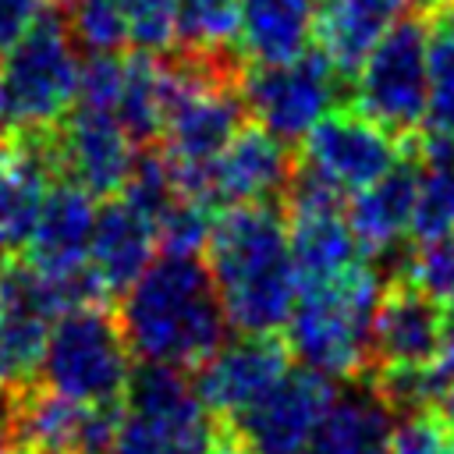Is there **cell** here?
I'll return each mask as SVG.
<instances>
[{
    "label": "cell",
    "instance_id": "1",
    "mask_svg": "<svg viewBox=\"0 0 454 454\" xmlns=\"http://www.w3.org/2000/svg\"><path fill=\"white\" fill-rule=\"evenodd\" d=\"M202 248L227 326L238 333H277L298 298L287 220L277 202L223 206Z\"/></svg>",
    "mask_w": 454,
    "mask_h": 454
},
{
    "label": "cell",
    "instance_id": "2",
    "mask_svg": "<svg viewBox=\"0 0 454 454\" xmlns=\"http://www.w3.org/2000/svg\"><path fill=\"white\" fill-rule=\"evenodd\" d=\"M121 333L142 362H167L192 369L227 337V316L199 252L149 262L124 291Z\"/></svg>",
    "mask_w": 454,
    "mask_h": 454
},
{
    "label": "cell",
    "instance_id": "3",
    "mask_svg": "<svg viewBox=\"0 0 454 454\" xmlns=\"http://www.w3.org/2000/svg\"><path fill=\"white\" fill-rule=\"evenodd\" d=\"M380 291L369 259L340 277L301 284L284 323L287 351L326 380H358L369 369V333Z\"/></svg>",
    "mask_w": 454,
    "mask_h": 454
},
{
    "label": "cell",
    "instance_id": "4",
    "mask_svg": "<svg viewBox=\"0 0 454 454\" xmlns=\"http://www.w3.org/2000/svg\"><path fill=\"white\" fill-rule=\"evenodd\" d=\"M128 408L121 411L110 454H213L220 422L206 411L192 376L181 365L142 362L128 376Z\"/></svg>",
    "mask_w": 454,
    "mask_h": 454
},
{
    "label": "cell",
    "instance_id": "5",
    "mask_svg": "<svg viewBox=\"0 0 454 454\" xmlns=\"http://www.w3.org/2000/svg\"><path fill=\"white\" fill-rule=\"evenodd\" d=\"M43 387L85 401L114 404L131 376V348L110 305H74L50 326L39 362Z\"/></svg>",
    "mask_w": 454,
    "mask_h": 454
},
{
    "label": "cell",
    "instance_id": "6",
    "mask_svg": "<svg viewBox=\"0 0 454 454\" xmlns=\"http://www.w3.org/2000/svg\"><path fill=\"white\" fill-rule=\"evenodd\" d=\"M78 89V53L64 11L43 7L32 28L11 46L4 67V124L53 128L71 106Z\"/></svg>",
    "mask_w": 454,
    "mask_h": 454
},
{
    "label": "cell",
    "instance_id": "7",
    "mask_svg": "<svg viewBox=\"0 0 454 454\" xmlns=\"http://www.w3.org/2000/svg\"><path fill=\"white\" fill-rule=\"evenodd\" d=\"M429 82V28L401 18L351 71V110L394 135L419 131Z\"/></svg>",
    "mask_w": 454,
    "mask_h": 454
},
{
    "label": "cell",
    "instance_id": "8",
    "mask_svg": "<svg viewBox=\"0 0 454 454\" xmlns=\"http://www.w3.org/2000/svg\"><path fill=\"white\" fill-rule=\"evenodd\" d=\"M340 89L344 74L319 50H301L284 64H245L238 78L245 110L287 145L340 106Z\"/></svg>",
    "mask_w": 454,
    "mask_h": 454
},
{
    "label": "cell",
    "instance_id": "9",
    "mask_svg": "<svg viewBox=\"0 0 454 454\" xmlns=\"http://www.w3.org/2000/svg\"><path fill=\"white\" fill-rule=\"evenodd\" d=\"M333 394L326 376L305 365L287 369L252 404L220 419V440L231 454H301Z\"/></svg>",
    "mask_w": 454,
    "mask_h": 454
},
{
    "label": "cell",
    "instance_id": "10",
    "mask_svg": "<svg viewBox=\"0 0 454 454\" xmlns=\"http://www.w3.org/2000/svg\"><path fill=\"white\" fill-rule=\"evenodd\" d=\"M121 408L85 404L43 383L11 387L7 440L14 454H110Z\"/></svg>",
    "mask_w": 454,
    "mask_h": 454
},
{
    "label": "cell",
    "instance_id": "11",
    "mask_svg": "<svg viewBox=\"0 0 454 454\" xmlns=\"http://www.w3.org/2000/svg\"><path fill=\"white\" fill-rule=\"evenodd\" d=\"M401 163V142L358 110H330L301 138V163L340 195H351Z\"/></svg>",
    "mask_w": 454,
    "mask_h": 454
},
{
    "label": "cell",
    "instance_id": "12",
    "mask_svg": "<svg viewBox=\"0 0 454 454\" xmlns=\"http://www.w3.org/2000/svg\"><path fill=\"white\" fill-rule=\"evenodd\" d=\"M50 142H53L57 177L74 181L92 199L117 195L135 160V145L110 110H92V106L67 110L50 128Z\"/></svg>",
    "mask_w": 454,
    "mask_h": 454
},
{
    "label": "cell",
    "instance_id": "13",
    "mask_svg": "<svg viewBox=\"0 0 454 454\" xmlns=\"http://www.w3.org/2000/svg\"><path fill=\"white\" fill-rule=\"evenodd\" d=\"M287 369H291L287 340H280L277 333H238L234 340L223 337V344L213 348L195 365L192 383L206 411L220 422L241 411L245 404H252Z\"/></svg>",
    "mask_w": 454,
    "mask_h": 454
},
{
    "label": "cell",
    "instance_id": "14",
    "mask_svg": "<svg viewBox=\"0 0 454 454\" xmlns=\"http://www.w3.org/2000/svg\"><path fill=\"white\" fill-rule=\"evenodd\" d=\"M291 170L294 160L287 142L245 121L234 131V138L206 163L202 195L216 209L241 202H277L291 181Z\"/></svg>",
    "mask_w": 454,
    "mask_h": 454
},
{
    "label": "cell",
    "instance_id": "15",
    "mask_svg": "<svg viewBox=\"0 0 454 454\" xmlns=\"http://www.w3.org/2000/svg\"><path fill=\"white\" fill-rule=\"evenodd\" d=\"M447 319H450L447 312H440L426 294H419L404 280L380 291L372 312V333H369V369L372 372L422 369L440 348Z\"/></svg>",
    "mask_w": 454,
    "mask_h": 454
},
{
    "label": "cell",
    "instance_id": "16",
    "mask_svg": "<svg viewBox=\"0 0 454 454\" xmlns=\"http://www.w3.org/2000/svg\"><path fill=\"white\" fill-rule=\"evenodd\" d=\"M92 220H96L92 195L67 177H53L39 202L32 234L25 241L28 262L46 277L78 270L82 262H89Z\"/></svg>",
    "mask_w": 454,
    "mask_h": 454
},
{
    "label": "cell",
    "instance_id": "17",
    "mask_svg": "<svg viewBox=\"0 0 454 454\" xmlns=\"http://www.w3.org/2000/svg\"><path fill=\"white\" fill-rule=\"evenodd\" d=\"M156 252V227L153 220L135 209L128 199L106 195L103 209H96L92 238H89V266L103 280L106 294H124L142 270L153 262Z\"/></svg>",
    "mask_w": 454,
    "mask_h": 454
},
{
    "label": "cell",
    "instance_id": "18",
    "mask_svg": "<svg viewBox=\"0 0 454 454\" xmlns=\"http://www.w3.org/2000/svg\"><path fill=\"white\" fill-rule=\"evenodd\" d=\"M408 4L411 0H316L312 39L340 74H351L358 60L404 18Z\"/></svg>",
    "mask_w": 454,
    "mask_h": 454
},
{
    "label": "cell",
    "instance_id": "19",
    "mask_svg": "<svg viewBox=\"0 0 454 454\" xmlns=\"http://www.w3.org/2000/svg\"><path fill=\"white\" fill-rule=\"evenodd\" d=\"M411 209H415V167H390L365 188L351 192L344 209L348 227L362 248V255H387L411 234Z\"/></svg>",
    "mask_w": 454,
    "mask_h": 454
},
{
    "label": "cell",
    "instance_id": "20",
    "mask_svg": "<svg viewBox=\"0 0 454 454\" xmlns=\"http://www.w3.org/2000/svg\"><path fill=\"white\" fill-rule=\"evenodd\" d=\"M394 408L369 387L333 394L301 454H387Z\"/></svg>",
    "mask_w": 454,
    "mask_h": 454
},
{
    "label": "cell",
    "instance_id": "21",
    "mask_svg": "<svg viewBox=\"0 0 454 454\" xmlns=\"http://www.w3.org/2000/svg\"><path fill=\"white\" fill-rule=\"evenodd\" d=\"M316 0H241L238 50L245 64H284L312 43Z\"/></svg>",
    "mask_w": 454,
    "mask_h": 454
},
{
    "label": "cell",
    "instance_id": "22",
    "mask_svg": "<svg viewBox=\"0 0 454 454\" xmlns=\"http://www.w3.org/2000/svg\"><path fill=\"white\" fill-rule=\"evenodd\" d=\"M114 117L135 149L160 142V128H163L160 53L135 50L124 57V74H121V92L114 99Z\"/></svg>",
    "mask_w": 454,
    "mask_h": 454
},
{
    "label": "cell",
    "instance_id": "23",
    "mask_svg": "<svg viewBox=\"0 0 454 454\" xmlns=\"http://www.w3.org/2000/svg\"><path fill=\"white\" fill-rule=\"evenodd\" d=\"M454 231V142H422V167H415L411 234L429 241Z\"/></svg>",
    "mask_w": 454,
    "mask_h": 454
},
{
    "label": "cell",
    "instance_id": "24",
    "mask_svg": "<svg viewBox=\"0 0 454 454\" xmlns=\"http://www.w3.org/2000/svg\"><path fill=\"white\" fill-rule=\"evenodd\" d=\"M422 142H454V28L429 32V82L422 110Z\"/></svg>",
    "mask_w": 454,
    "mask_h": 454
},
{
    "label": "cell",
    "instance_id": "25",
    "mask_svg": "<svg viewBox=\"0 0 454 454\" xmlns=\"http://www.w3.org/2000/svg\"><path fill=\"white\" fill-rule=\"evenodd\" d=\"M238 18H241V0H177L174 46L238 50Z\"/></svg>",
    "mask_w": 454,
    "mask_h": 454
},
{
    "label": "cell",
    "instance_id": "26",
    "mask_svg": "<svg viewBox=\"0 0 454 454\" xmlns=\"http://www.w3.org/2000/svg\"><path fill=\"white\" fill-rule=\"evenodd\" d=\"M401 280L426 294L440 312L454 316V231L419 241V248L404 259Z\"/></svg>",
    "mask_w": 454,
    "mask_h": 454
},
{
    "label": "cell",
    "instance_id": "27",
    "mask_svg": "<svg viewBox=\"0 0 454 454\" xmlns=\"http://www.w3.org/2000/svg\"><path fill=\"white\" fill-rule=\"evenodd\" d=\"M216 220V206L202 202V199H188V195H177L160 216H156V245L170 255H192V252H202L206 238H209V227Z\"/></svg>",
    "mask_w": 454,
    "mask_h": 454
},
{
    "label": "cell",
    "instance_id": "28",
    "mask_svg": "<svg viewBox=\"0 0 454 454\" xmlns=\"http://www.w3.org/2000/svg\"><path fill=\"white\" fill-rule=\"evenodd\" d=\"M387 454H454V426L440 408H411L394 422Z\"/></svg>",
    "mask_w": 454,
    "mask_h": 454
},
{
    "label": "cell",
    "instance_id": "29",
    "mask_svg": "<svg viewBox=\"0 0 454 454\" xmlns=\"http://www.w3.org/2000/svg\"><path fill=\"white\" fill-rule=\"evenodd\" d=\"M117 7L124 14V28L135 50L163 53L174 46L177 0H117Z\"/></svg>",
    "mask_w": 454,
    "mask_h": 454
},
{
    "label": "cell",
    "instance_id": "30",
    "mask_svg": "<svg viewBox=\"0 0 454 454\" xmlns=\"http://www.w3.org/2000/svg\"><path fill=\"white\" fill-rule=\"evenodd\" d=\"M71 11H74V21L67 25V32L89 53L117 50L128 39L124 14H121L117 0H78Z\"/></svg>",
    "mask_w": 454,
    "mask_h": 454
},
{
    "label": "cell",
    "instance_id": "31",
    "mask_svg": "<svg viewBox=\"0 0 454 454\" xmlns=\"http://www.w3.org/2000/svg\"><path fill=\"white\" fill-rule=\"evenodd\" d=\"M121 74H124V57H117L114 50L89 53V60L78 64L74 103H78V106H92V110H110V114H114V99H117V92H121Z\"/></svg>",
    "mask_w": 454,
    "mask_h": 454
},
{
    "label": "cell",
    "instance_id": "32",
    "mask_svg": "<svg viewBox=\"0 0 454 454\" xmlns=\"http://www.w3.org/2000/svg\"><path fill=\"white\" fill-rule=\"evenodd\" d=\"M43 7L46 0H0V50H11L43 14Z\"/></svg>",
    "mask_w": 454,
    "mask_h": 454
},
{
    "label": "cell",
    "instance_id": "33",
    "mask_svg": "<svg viewBox=\"0 0 454 454\" xmlns=\"http://www.w3.org/2000/svg\"><path fill=\"white\" fill-rule=\"evenodd\" d=\"M436 408H440V411H443V419H447V422L454 426V387H450V390L443 394V401H440Z\"/></svg>",
    "mask_w": 454,
    "mask_h": 454
},
{
    "label": "cell",
    "instance_id": "34",
    "mask_svg": "<svg viewBox=\"0 0 454 454\" xmlns=\"http://www.w3.org/2000/svg\"><path fill=\"white\" fill-rule=\"evenodd\" d=\"M46 4H50V7H57V11H71L78 0H46Z\"/></svg>",
    "mask_w": 454,
    "mask_h": 454
},
{
    "label": "cell",
    "instance_id": "35",
    "mask_svg": "<svg viewBox=\"0 0 454 454\" xmlns=\"http://www.w3.org/2000/svg\"><path fill=\"white\" fill-rule=\"evenodd\" d=\"M411 4H419V7H447L450 0H411Z\"/></svg>",
    "mask_w": 454,
    "mask_h": 454
},
{
    "label": "cell",
    "instance_id": "36",
    "mask_svg": "<svg viewBox=\"0 0 454 454\" xmlns=\"http://www.w3.org/2000/svg\"><path fill=\"white\" fill-rule=\"evenodd\" d=\"M0 124H4V64H0Z\"/></svg>",
    "mask_w": 454,
    "mask_h": 454
},
{
    "label": "cell",
    "instance_id": "37",
    "mask_svg": "<svg viewBox=\"0 0 454 454\" xmlns=\"http://www.w3.org/2000/svg\"><path fill=\"white\" fill-rule=\"evenodd\" d=\"M7 397H11V390H4V380H0V411L7 408Z\"/></svg>",
    "mask_w": 454,
    "mask_h": 454
},
{
    "label": "cell",
    "instance_id": "38",
    "mask_svg": "<svg viewBox=\"0 0 454 454\" xmlns=\"http://www.w3.org/2000/svg\"><path fill=\"white\" fill-rule=\"evenodd\" d=\"M213 454H231V447H227V443H223V440H220V443H216V450H213Z\"/></svg>",
    "mask_w": 454,
    "mask_h": 454
},
{
    "label": "cell",
    "instance_id": "39",
    "mask_svg": "<svg viewBox=\"0 0 454 454\" xmlns=\"http://www.w3.org/2000/svg\"><path fill=\"white\" fill-rule=\"evenodd\" d=\"M450 4H454V0H450ZM450 28H454V14H450Z\"/></svg>",
    "mask_w": 454,
    "mask_h": 454
}]
</instances>
